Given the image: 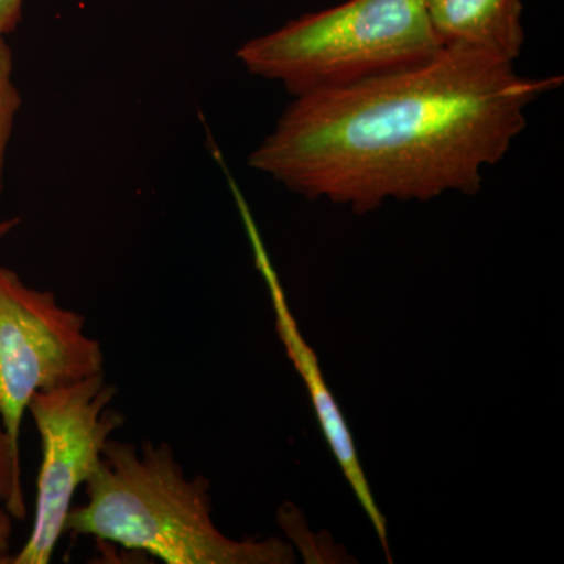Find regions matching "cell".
<instances>
[{"instance_id": "cell-11", "label": "cell", "mask_w": 564, "mask_h": 564, "mask_svg": "<svg viewBox=\"0 0 564 564\" xmlns=\"http://www.w3.org/2000/svg\"><path fill=\"white\" fill-rule=\"evenodd\" d=\"M20 225V217L3 218V220H0V242H2L3 239H7L11 232L17 231L18 226Z\"/></svg>"}, {"instance_id": "cell-8", "label": "cell", "mask_w": 564, "mask_h": 564, "mask_svg": "<svg viewBox=\"0 0 564 564\" xmlns=\"http://www.w3.org/2000/svg\"><path fill=\"white\" fill-rule=\"evenodd\" d=\"M28 516L21 480V452L11 444L9 434L0 423V564L10 558L13 521Z\"/></svg>"}, {"instance_id": "cell-6", "label": "cell", "mask_w": 564, "mask_h": 564, "mask_svg": "<svg viewBox=\"0 0 564 564\" xmlns=\"http://www.w3.org/2000/svg\"><path fill=\"white\" fill-rule=\"evenodd\" d=\"M248 226H250L252 247L256 250L259 269H261L263 278H265L267 285L270 289V296H272L278 336H280L281 343L284 344L285 351H288L289 359L295 366L296 372L300 373L304 384H306L311 402L314 404L315 414H317L318 423L322 426V432L325 434L326 443H328L334 456H336L337 463H339L348 485L351 486L352 492L358 497L367 518L372 522L375 532H377L381 544H383L386 555H388V558H391L388 547L386 519L377 502H375L369 481H367L366 475H364L361 462H359L358 452H356L355 441H352L347 421H345L343 413H340L339 404L334 400L333 393L326 388L321 366H318L317 355L307 345L302 332H300L299 323H296L295 317L291 313L284 291H282L280 281H278L276 273L273 272L272 263H270L265 251H263L261 240H259L258 234L254 231V226L250 221H248Z\"/></svg>"}, {"instance_id": "cell-10", "label": "cell", "mask_w": 564, "mask_h": 564, "mask_svg": "<svg viewBox=\"0 0 564 564\" xmlns=\"http://www.w3.org/2000/svg\"><path fill=\"white\" fill-rule=\"evenodd\" d=\"M22 2L24 0H0V39L17 31L22 18Z\"/></svg>"}, {"instance_id": "cell-1", "label": "cell", "mask_w": 564, "mask_h": 564, "mask_svg": "<svg viewBox=\"0 0 564 564\" xmlns=\"http://www.w3.org/2000/svg\"><path fill=\"white\" fill-rule=\"evenodd\" d=\"M563 76H519L474 47L293 98L251 152V169L307 199L369 214L392 202L475 195L527 126V110Z\"/></svg>"}, {"instance_id": "cell-7", "label": "cell", "mask_w": 564, "mask_h": 564, "mask_svg": "<svg viewBox=\"0 0 564 564\" xmlns=\"http://www.w3.org/2000/svg\"><path fill=\"white\" fill-rule=\"evenodd\" d=\"M423 7L443 47H474L513 63L524 50L521 0H423Z\"/></svg>"}, {"instance_id": "cell-4", "label": "cell", "mask_w": 564, "mask_h": 564, "mask_svg": "<svg viewBox=\"0 0 564 564\" xmlns=\"http://www.w3.org/2000/svg\"><path fill=\"white\" fill-rule=\"evenodd\" d=\"M117 386L106 373L51 391L36 392L29 403L41 443L32 532L7 564L51 563L80 486L101 464L107 441L124 425L113 410Z\"/></svg>"}, {"instance_id": "cell-5", "label": "cell", "mask_w": 564, "mask_h": 564, "mask_svg": "<svg viewBox=\"0 0 564 564\" xmlns=\"http://www.w3.org/2000/svg\"><path fill=\"white\" fill-rule=\"evenodd\" d=\"M104 366L102 345L85 333L84 315L0 265V423L18 452L32 397L106 373Z\"/></svg>"}, {"instance_id": "cell-2", "label": "cell", "mask_w": 564, "mask_h": 564, "mask_svg": "<svg viewBox=\"0 0 564 564\" xmlns=\"http://www.w3.org/2000/svg\"><path fill=\"white\" fill-rule=\"evenodd\" d=\"M87 502L70 508L66 533L144 552L166 564H288L280 538L237 541L212 518L210 481L188 478L166 443L110 437L85 484Z\"/></svg>"}, {"instance_id": "cell-3", "label": "cell", "mask_w": 564, "mask_h": 564, "mask_svg": "<svg viewBox=\"0 0 564 564\" xmlns=\"http://www.w3.org/2000/svg\"><path fill=\"white\" fill-rule=\"evenodd\" d=\"M441 50L423 0H347L248 41L237 58L299 98L419 65Z\"/></svg>"}, {"instance_id": "cell-9", "label": "cell", "mask_w": 564, "mask_h": 564, "mask_svg": "<svg viewBox=\"0 0 564 564\" xmlns=\"http://www.w3.org/2000/svg\"><path fill=\"white\" fill-rule=\"evenodd\" d=\"M13 51L6 39H0V199L3 195L7 151L22 106L21 93L13 80Z\"/></svg>"}]
</instances>
